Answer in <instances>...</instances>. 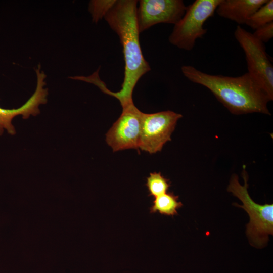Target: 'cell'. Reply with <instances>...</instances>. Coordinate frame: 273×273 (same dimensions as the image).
<instances>
[{
  "instance_id": "cell-3",
  "label": "cell",
  "mask_w": 273,
  "mask_h": 273,
  "mask_svg": "<svg viewBox=\"0 0 273 273\" xmlns=\"http://www.w3.org/2000/svg\"><path fill=\"white\" fill-rule=\"evenodd\" d=\"M242 177L244 185L239 182L238 176L234 174L231 178L228 191L239 199L243 205L234 204L246 211L250 217L247 225L246 234L251 244L260 248L268 240V235L273 234V204L260 205L256 203L248 192V175L245 166H243Z\"/></svg>"
},
{
  "instance_id": "cell-11",
  "label": "cell",
  "mask_w": 273,
  "mask_h": 273,
  "mask_svg": "<svg viewBox=\"0 0 273 273\" xmlns=\"http://www.w3.org/2000/svg\"><path fill=\"white\" fill-rule=\"evenodd\" d=\"M178 196L173 193H165L155 197L150 208L151 213L158 212L161 214L173 216L177 214V209L183 206L178 201Z\"/></svg>"
},
{
  "instance_id": "cell-9",
  "label": "cell",
  "mask_w": 273,
  "mask_h": 273,
  "mask_svg": "<svg viewBox=\"0 0 273 273\" xmlns=\"http://www.w3.org/2000/svg\"><path fill=\"white\" fill-rule=\"evenodd\" d=\"M39 64L35 71L37 75V85L36 89L31 97L21 107L16 109H5L0 107V135L4 130L11 135H14L16 130L12 121L14 117L19 115H22L23 119H27L31 115L36 116L40 113L39 106L47 102L48 88H44L46 85L44 79L46 75L43 71L40 72Z\"/></svg>"
},
{
  "instance_id": "cell-1",
  "label": "cell",
  "mask_w": 273,
  "mask_h": 273,
  "mask_svg": "<svg viewBox=\"0 0 273 273\" xmlns=\"http://www.w3.org/2000/svg\"><path fill=\"white\" fill-rule=\"evenodd\" d=\"M137 4L136 0H116L104 18L119 37L125 65L120 90L112 92L105 85L101 90L116 98L122 108L133 103L132 94L135 85L141 77L151 70L140 45Z\"/></svg>"
},
{
  "instance_id": "cell-14",
  "label": "cell",
  "mask_w": 273,
  "mask_h": 273,
  "mask_svg": "<svg viewBox=\"0 0 273 273\" xmlns=\"http://www.w3.org/2000/svg\"><path fill=\"white\" fill-rule=\"evenodd\" d=\"M116 0H94L89 4L88 11L93 21L97 23L104 18L106 14L114 5Z\"/></svg>"
},
{
  "instance_id": "cell-10",
  "label": "cell",
  "mask_w": 273,
  "mask_h": 273,
  "mask_svg": "<svg viewBox=\"0 0 273 273\" xmlns=\"http://www.w3.org/2000/svg\"><path fill=\"white\" fill-rule=\"evenodd\" d=\"M268 0H221L216 9L221 17L245 24L248 19Z\"/></svg>"
},
{
  "instance_id": "cell-7",
  "label": "cell",
  "mask_w": 273,
  "mask_h": 273,
  "mask_svg": "<svg viewBox=\"0 0 273 273\" xmlns=\"http://www.w3.org/2000/svg\"><path fill=\"white\" fill-rule=\"evenodd\" d=\"M143 112L134 103L122 108V112L106 134L113 151L139 149Z\"/></svg>"
},
{
  "instance_id": "cell-6",
  "label": "cell",
  "mask_w": 273,
  "mask_h": 273,
  "mask_svg": "<svg viewBox=\"0 0 273 273\" xmlns=\"http://www.w3.org/2000/svg\"><path fill=\"white\" fill-rule=\"evenodd\" d=\"M182 116L169 110L143 112L139 149L150 154L161 151L163 146L171 140L177 122Z\"/></svg>"
},
{
  "instance_id": "cell-15",
  "label": "cell",
  "mask_w": 273,
  "mask_h": 273,
  "mask_svg": "<svg viewBox=\"0 0 273 273\" xmlns=\"http://www.w3.org/2000/svg\"><path fill=\"white\" fill-rule=\"evenodd\" d=\"M252 34L263 43L268 42L273 37V22L259 27Z\"/></svg>"
},
{
  "instance_id": "cell-13",
  "label": "cell",
  "mask_w": 273,
  "mask_h": 273,
  "mask_svg": "<svg viewBox=\"0 0 273 273\" xmlns=\"http://www.w3.org/2000/svg\"><path fill=\"white\" fill-rule=\"evenodd\" d=\"M149 192V196L156 197L166 193L170 186L169 180L167 179L160 172L150 173L147 178L146 184Z\"/></svg>"
},
{
  "instance_id": "cell-8",
  "label": "cell",
  "mask_w": 273,
  "mask_h": 273,
  "mask_svg": "<svg viewBox=\"0 0 273 273\" xmlns=\"http://www.w3.org/2000/svg\"><path fill=\"white\" fill-rule=\"evenodd\" d=\"M136 17L140 32L159 23L175 24L187 7L182 0H141Z\"/></svg>"
},
{
  "instance_id": "cell-5",
  "label": "cell",
  "mask_w": 273,
  "mask_h": 273,
  "mask_svg": "<svg viewBox=\"0 0 273 273\" xmlns=\"http://www.w3.org/2000/svg\"><path fill=\"white\" fill-rule=\"evenodd\" d=\"M234 36L244 52L248 73L272 101L273 66L267 57L264 44L240 25L237 26Z\"/></svg>"
},
{
  "instance_id": "cell-4",
  "label": "cell",
  "mask_w": 273,
  "mask_h": 273,
  "mask_svg": "<svg viewBox=\"0 0 273 273\" xmlns=\"http://www.w3.org/2000/svg\"><path fill=\"white\" fill-rule=\"evenodd\" d=\"M221 0H196L187 7L182 18L174 25L168 40L172 45L191 51L196 40L202 38L207 30L205 21L212 17Z\"/></svg>"
},
{
  "instance_id": "cell-12",
  "label": "cell",
  "mask_w": 273,
  "mask_h": 273,
  "mask_svg": "<svg viewBox=\"0 0 273 273\" xmlns=\"http://www.w3.org/2000/svg\"><path fill=\"white\" fill-rule=\"evenodd\" d=\"M273 22V1L267 2L260 7L248 19L245 24L254 30Z\"/></svg>"
},
{
  "instance_id": "cell-2",
  "label": "cell",
  "mask_w": 273,
  "mask_h": 273,
  "mask_svg": "<svg viewBox=\"0 0 273 273\" xmlns=\"http://www.w3.org/2000/svg\"><path fill=\"white\" fill-rule=\"evenodd\" d=\"M181 71L191 82L208 88L232 114L271 115L267 107L270 100L248 72L238 77L212 75L191 65L183 66Z\"/></svg>"
}]
</instances>
